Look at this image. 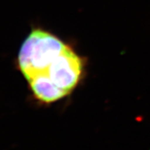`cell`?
I'll list each match as a JSON object with an SVG mask.
<instances>
[{
  "label": "cell",
  "instance_id": "1",
  "mask_svg": "<svg viewBox=\"0 0 150 150\" xmlns=\"http://www.w3.org/2000/svg\"><path fill=\"white\" fill-rule=\"evenodd\" d=\"M18 63L35 98L47 104L70 95L85 69L83 57L40 27L32 29L22 43Z\"/></svg>",
  "mask_w": 150,
  "mask_h": 150
}]
</instances>
